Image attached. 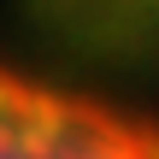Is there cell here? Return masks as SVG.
Masks as SVG:
<instances>
[{
    "mask_svg": "<svg viewBox=\"0 0 159 159\" xmlns=\"http://www.w3.org/2000/svg\"><path fill=\"white\" fill-rule=\"evenodd\" d=\"M0 159H159V124L0 65Z\"/></svg>",
    "mask_w": 159,
    "mask_h": 159,
    "instance_id": "obj_1",
    "label": "cell"
}]
</instances>
